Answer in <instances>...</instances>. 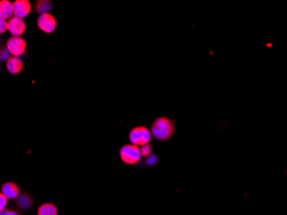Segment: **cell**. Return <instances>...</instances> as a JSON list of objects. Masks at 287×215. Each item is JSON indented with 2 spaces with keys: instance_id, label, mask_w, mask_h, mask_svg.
<instances>
[{
  "instance_id": "obj_1",
  "label": "cell",
  "mask_w": 287,
  "mask_h": 215,
  "mask_svg": "<svg viewBox=\"0 0 287 215\" xmlns=\"http://www.w3.org/2000/svg\"><path fill=\"white\" fill-rule=\"evenodd\" d=\"M150 131L151 136L155 138L156 141H169L175 134V121L165 116L157 117L152 122Z\"/></svg>"
},
{
  "instance_id": "obj_2",
  "label": "cell",
  "mask_w": 287,
  "mask_h": 215,
  "mask_svg": "<svg viewBox=\"0 0 287 215\" xmlns=\"http://www.w3.org/2000/svg\"><path fill=\"white\" fill-rule=\"evenodd\" d=\"M120 157L122 162L128 166H135L141 161V148L133 144H127L120 150Z\"/></svg>"
},
{
  "instance_id": "obj_3",
  "label": "cell",
  "mask_w": 287,
  "mask_h": 215,
  "mask_svg": "<svg viewBox=\"0 0 287 215\" xmlns=\"http://www.w3.org/2000/svg\"><path fill=\"white\" fill-rule=\"evenodd\" d=\"M129 140L133 145L139 147L148 145L151 140L150 129L144 126L135 127L129 133Z\"/></svg>"
},
{
  "instance_id": "obj_4",
  "label": "cell",
  "mask_w": 287,
  "mask_h": 215,
  "mask_svg": "<svg viewBox=\"0 0 287 215\" xmlns=\"http://www.w3.org/2000/svg\"><path fill=\"white\" fill-rule=\"evenodd\" d=\"M25 40L22 37H15L11 36L6 42V48L12 56L19 57L24 53L26 50Z\"/></svg>"
},
{
  "instance_id": "obj_5",
  "label": "cell",
  "mask_w": 287,
  "mask_h": 215,
  "mask_svg": "<svg viewBox=\"0 0 287 215\" xmlns=\"http://www.w3.org/2000/svg\"><path fill=\"white\" fill-rule=\"evenodd\" d=\"M37 26L44 33L51 34L56 29V19L53 15H51L50 13L42 14L38 17Z\"/></svg>"
},
{
  "instance_id": "obj_6",
  "label": "cell",
  "mask_w": 287,
  "mask_h": 215,
  "mask_svg": "<svg viewBox=\"0 0 287 215\" xmlns=\"http://www.w3.org/2000/svg\"><path fill=\"white\" fill-rule=\"evenodd\" d=\"M8 30L10 34L15 37H20L26 29V23L23 19L19 18L16 16H11L8 22Z\"/></svg>"
},
{
  "instance_id": "obj_7",
  "label": "cell",
  "mask_w": 287,
  "mask_h": 215,
  "mask_svg": "<svg viewBox=\"0 0 287 215\" xmlns=\"http://www.w3.org/2000/svg\"><path fill=\"white\" fill-rule=\"evenodd\" d=\"M12 9L14 16L22 19L31 11V4L28 0H16L12 3Z\"/></svg>"
},
{
  "instance_id": "obj_8",
  "label": "cell",
  "mask_w": 287,
  "mask_h": 215,
  "mask_svg": "<svg viewBox=\"0 0 287 215\" xmlns=\"http://www.w3.org/2000/svg\"><path fill=\"white\" fill-rule=\"evenodd\" d=\"M2 194L7 199H16L20 195V190L19 187L15 183L12 182H7L2 186Z\"/></svg>"
},
{
  "instance_id": "obj_9",
  "label": "cell",
  "mask_w": 287,
  "mask_h": 215,
  "mask_svg": "<svg viewBox=\"0 0 287 215\" xmlns=\"http://www.w3.org/2000/svg\"><path fill=\"white\" fill-rule=\"evenodd\" d=\"M7 71L11 74H18L23 69V63L19 57L11 56L6 62Z\"/></svg>"
},
{
  "instance_id": "obj_10",
  "label": "cell",
  "mask_w": 287,
  "mask_h": 215,
  "mask_svg": "<svg viewBox=\"0 0 287 215\" xmlns=\"http://www.w3.org/2000/svg\"><path fill=\"white\" fill-rule=\"evenodd\" d=\"M12 14V3L9 0H1L0 1V17L5 20L7 18H10Z\"/></svg>"
},
{
  "instance_id": "obj_11",
  "label": "cell",
  "mask_w": 287,
  "mask_h": 215,
  "mask_svg": "<svg viewBox=\"0 0 287 215\" xmlns=\"http://www.w3.org/2000/svg\"><path fill=\"white\" fill-rule=\"evenodd\" d=\"M52 7H53V3H52L51 1H48V0H38V1L35 2L34 9H35V11L38 14L42 15V14H47V13L50 12Z\"/></svg>"
},
{
  "instance_id": "obj_12",
  "label": "cell",
  "mask_w": 287,
  "mask_h": 215,
  "mask_svg": "<svg viewBox=\"0 0 287 215\" xmlns=\"http://www.w3.org/2000/svg\"><path fill=\"white\" fill-rule=\"evenodd\" d=\"M37 215H58V209L53 203H44L39 207Z\"/></svg>"
},
{
  "instance_id": "obj_13",
  "label": "cell",
  "mask_w": 287,
  "mask_h": 215,
  "mask_svg": "<svg viewBox=\"0 0 287 215\" xmlns=\"http://www.w3.org/2000/svg\"><path fill=\"white\" fill-rule=\"evenodd\" d=\"M33 203V200L31 197L27 193H22L19 195L16 200V204L17 206L22 209H28L31 207Z\"/></svg>"
},
{
  "instance_id": "obj_14",
  "label": "cell",
  "mask_w": 287,
  "mask_h": 215,
  "mask_svg": "<svg viewBox=\"0 0 287 215\" xmlns=\"http://www.w3.org/2000/svg\"><path fill=\"white\" fill-rule=\"evenodd\" d=\"M10 53L7 49L6 47H3L0 48V60L1 61H7L10 58Z\"/></svg>"
},
{
  "instance_id": "obj_15",
  "label": "cell",
  "mask_w": 287,
  "mask_h": 215,
  "mask_svg": "<svg viewBox=\"0 0 287 215\" xmlns=\"http://www.w3.org/2000/svg\"><path fill=\"white\" fill-rule=\"evenodd\" d=\"M141 152L142 157L150 156L151 152H152V147L150 146L149 144H148V145H145V146H144V147H141Z\"/></svg>"
},
{
  "instance_id": "obj_16",
  "label": "cell",
  "mask_w": 287,
  "mask_h": 215,
  "mask_svg": "<svg viewBox=\"0 0 287 215\" xmlns=\"http://www.w3.org/2000/svg\"><path fill=\"white\" fill-rule=\"evenodd\" d=\"M8 30V25H7L6 20L0 17V34H3Z\"/></svg>"
},
{
  "instance_id": "obj_17",
  "label": "cell",
  "mask_w": 287,
  "mask_h": 215,
  "mask_svg": "<svg viewBox=\"0 0 287 215\" xmlns=\"http://www.w3.org/2000/svg\"><path fill=\"white\" fill-rule=\"evenodd\" d=\"M7 204V198L3 194L0 193V212L5 209Z\"/></svg>"
},
{
  "instance_id": "obj_18",
  "label": "cell",
  "mask_w": 287,
  "mask_h": 215,
  "mask_svg": "<svg viewBox=\"0 0 287 215\" xmlns=\"http://www.w3.org/2000/svg\"><path fill=\"white\" fill-rule=\"evenodd\" d=\"M0 215H19L17 213L9 209H3L0 212Z\"/></svg>"
}]
</instances>
